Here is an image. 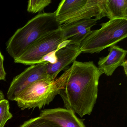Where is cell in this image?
I'll list each match as a JSON object with an SVG mask.
<instances>
[{
  "label": "cell",
  "mask_w": 127,
  "mask_h": 127,
  "mask_svg": "<svg viewBox=\"0 0 127 127\" xmlns=\"http://www.w3.org/2000/svg\"><path fill=\"white\" fill-rule=\"evenodd\" d=\"M103 73L93 62L75 61L56 79L64 108L81 117L90 115L96 102L99 81Z\"/></svg>",
  "instance_id": "1"
},
{
  "label": "cell",
  "mask_w": 127,
  "mask_h": 127,
  "mask_svg": "<svg viewBox=\"0 0 127 127\" xmlns=\"http://www.w3.org/2000/svg\"><path fill=\"white\" fill-rule=\"evenodd\" d=\"M61 26L57 20L56 11L38 14L15 32L6 44V51L15 60L39 38L59 29Z\"/></svg>",
  "instance_id": "2"
},
{
  "label": "cell",
  "mask_w": 127,
  "mask_h": 127,
  "mask_svg": "<svg viewBox=\"0 0 127 127\" xmlns=\"http://www.w3.org/2000/svg\"><path fill=\"white\" fill-rule=\"evenodd\" d=\"M99 29L91 30L80 45L83 53H99L116 46L127 37V20L114 19L101 24Z\"/></svg>",
  "instance_id": "3"
},
{
  "label": "cell",
  "mask_w": 127,
  "mask_h": 127,
  "mask_svg": "<svg viewBox=\"0 0 127 127\" xmlns=\"http://www.w3.org/2000/svg\"><path fill=\"white\" fill-rule=\"evenodd\" d=\"M59 90L56 79L54 80L42 79L28 86L15 101L22 110L36 107L41 109L53 100L59 94Z\"/></svg>",
  "instance_id": "4"
},
{
  "label": "cell",
  "mask_w": 127,
  "mask_h": 127,
  "mask_svg": "<svg viewBox=\"0 0 127 127\" xmlns=\"http://www.w3.org/2000/svg\"><path fill=\"white\" fill-rule=\"evenodd\" d=\"M63 41V32L61 28L49 32L32 44L19 58L14 60V62L28 65L39 64L45 55L57 50Z\"/></svg>",
  "instance_id": "5"
},
{
  "label": "cell",
  "mask_w": 127,
  "mask_h": 127,
  "mask_svg": "<svg viewBox=\"0 0 127 127\" xmlns=\"http://www.w3.org/2000/svg\"><path fill=\"white\" fill-rule=\"evenodd\" d=\"M47 63L43 62L32 65L15 77L7 93L8 99L15 101L24 89L35 82L42 79L51 80L47 73Z\"/></svg>",
  "instance_id": "6"
},
{
  "label": "cell",
  "mask_w": 127,
  "mask_h": 127,
  "mask_svg": "<svg viewBox=\"0 0 127 127\" xmlns=\"http://www.w3.org/2000/svg\"><path fill=\"white\" fill-rule=\"evenodd\" d=\"M97 21L95 18H90L61 25L64 41H69L68 45L80 46Z\"/></svg>",
  "instance_id": "7"
},
{
  "label": "cell",
  "mask_w": 127,
  "mask_h": 127,
  "mask_svg": "<svg viewBox=\"0 0 127 127\" xmlns=\"http://www.w3.org/2000/svg\"><path fill=\"white\" fill-rule=\"evenodd\" d=\"M105 0H87L86 3L72 14L57 20L61 25L90 19L95 17L97 21L105 17Z\"/></svg>",
  "instance_id": "8"
},
{
  "label": "cell",
  "mask_w": 127,
  "mask_h": 127,
  "mask_svg": "<svg viewBox=\"0 0 127 127\" xmlns=\"http://www.w3.org/2000/svg\"><path fill=\"white\" fill-rule=\"evenodd\" d=\"M81 53L80 46L76 45H67L57 50L56 62L53 64L48 62L47 64L46 71L49 78L51 80H55L59 73L73 64Z\"/></svg>",
  "instance_id": "9"
},
{
  "label": "cell",
  "mask_w": 127,
  "mask_h": 127,
  "mask_svg": "<svg viewBox=\"0 0 127 127\" xmlns=\"http://www.w3.org/2000/svg\"><path fill=\"white\" fill-rule=\"evenodd\" d=\"M40 116L53 122L60 127H86L73 111L65 108L45 109L41 111Z\"/></svg>",
  "instance_id": "10"
},
{
  "label": "cell",
  "mask_w": 127,
  "mask_h": 127,
  "mask_svg": "<svg viewBox=\"0 0 127 127\" xmlns=\"http://www.w3.org/2000/svg\"><path fill=\"white\" fill-rule=\"evenodd\" d=\"M108 50L107 56L99 58L98 67L107 76H111L125 61L127 51L117 46L110 47Z\"/></svg>",
  "instance_id": "11"
},
{
  "label": "cell",
  "mask_w": 127,
  "mask_h": 127,
  "mask_svg": "<svg viewBox=\"0 0 127 127\" xmlns=\"http://www.w3.org/2000/svg\"><path fill=\"white\" fill-rule=\"evenodd\" d=\"M104 12L110 20H127V0H105Z\"/></svg>",
  "instance_id": "12"
},
{
  "label": "cell",
  "mask_w": 127,
  "mask_h": 127,
  "mask_svg": "<svg viewBox=\"0 0 127 127\" xmlns=\"http://www.w3.org/2000/svg\"><path fill=\"white\" fill-rule=\"evenodd\" d=\"M87 0H64L60 2L56 10L57 20L68 16L84 5Z\"/></svg>",
  "instance_id": "13"
},
{
  "label": "cell",
  "mask_w": 127,
  "mask_h": 127,
  "mask_svg": "<svg viewBox=\"0 0 127 127\" xmlns=\"http://www.w3.org/2000/svg\"><path fill=\"white\" fill-rule=\"evenodd\" d=\"M20 127H60L55 123L39 116L26 121Z\"/></svg>",
  "instance_id": "14"
},
{
  "label": "cell",
  "mask_w": 127,
  "mask_h": 127,
  "mask_svg": "<svg viewBox=\"0 0 127 127\" xmlns=\"http://www.w3.org/2000/svg\"><path fill=\"white\" fill-rule=\"evenodd\" d=\"M9 110L8 100L4 99L0 101V127H4L7 121L12 118L13 116Z\"/></svg>",
  "instance_id": "15"
},
{
  "label": "cell",
  "mask_w": 127,
  "mask_h": 127,
  "mask_svg": "<svg viewBox=\"0 0 127 127\" xmlns=\"http://www.w3.org/2000/svg\"><path fill=\"white\" fill-rule=\"evenodd\" d=\"M52 3L51 0H30L28 1V12L36 13L42 11Z\"/></svg>",
  "instance_id": "16"
},
{
  "label": "cell",
  "mask_w": 127,
  "mask_h": 127,
  "mask_svg": "<svg viewBox=\"0 0 127 127\" xmlns=\"http://www.w3.org/2000/svg\"><path fill=\"white\" fill-rule=\"evenodd\" d=\"M57 51V50H56L53 51L45 55L40 61L39 64L45 62H48L52 64L55 63L57 61V58L56 55V53Z\"/></svg>",
  "instance_id": "17"
},
{
  "label": "cell",
  "mask_w": 127,
  "mask_h": 127,
  "mask_svg": "<svg viewBox=\"0 0 127 127\" xmlns=\"http://www.w3.org/2000/svg\"><path fill=\"white\" fill-rule=\"evenodd\" d=\"M4 60V57L1 52H0V81L5 80L6 73L4 69L3 65Z\"/></svg>",
  "instance_id": "18"
},
{
  "label": "cell",
  "mask_w": 127,
  "mask_h": 127,
  "mask_svg": "<svg viewBox=\"0 0 127 127\" xmlns=\"http://www.w3.org/2000/svg\"><path fill=\"white\" fill-rule=\"evenodd\" d=\"M121 66H122L124 68V71L125 74L127 76V62L126 60H125V61L121 64Z\"/></svg>",
  "instance_id": "19"
},
{
  "label": "cell",
  "mask_w": 127,
  "mask_h": 127,
  "mask_svg": "<svg viewBox=\"0 0 127 127\" xmlns=\"http://www.w3.org/2000/svg\"><path fill=\"white\" fill-rule=\"evenodd\" d=\"M4 95L2 92L0 91V101L4 99Z\"/></svg>",
  "instance_id": "20"
},
{
  "label": "cell",
  "mask_w": 127,
  "mask_h": 127,
  "mask_svg": "<svg viewBox=\"0 0 127 127\" xmlns=\"http://www.w3.org/2000/svg\"></svg>",
  "instance_id": "21"
}]
</instances>
